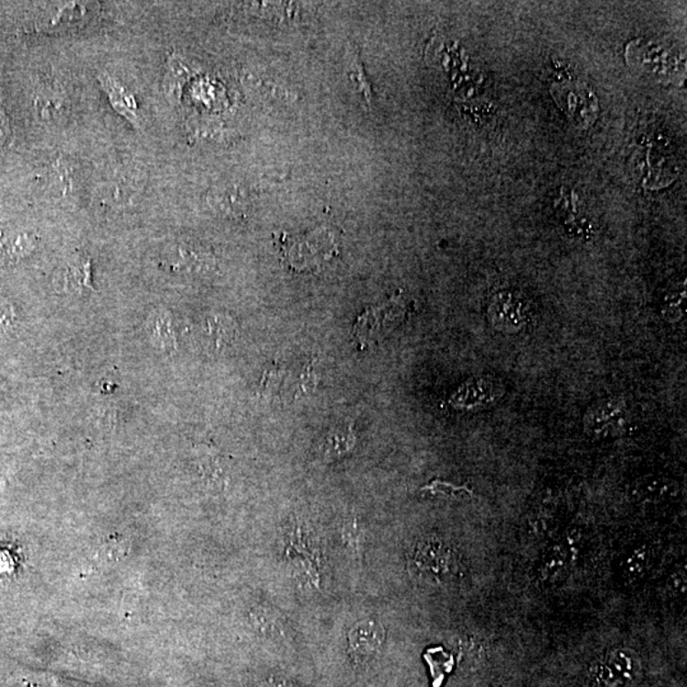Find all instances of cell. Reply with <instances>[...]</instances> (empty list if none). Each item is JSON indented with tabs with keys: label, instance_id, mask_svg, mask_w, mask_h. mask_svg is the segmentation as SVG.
I'll return each mask as SVG.
<instances>
[{
	"label": "cell",
	"instance_id": "1",
	"mask_svg": "<svg viewBox=\"0 0 687 687\" xmlns=\"http://www.w3.org/2000/svg\"><path fill=\"white\" fill-rule=\"evenodd\" d=\"M410 568L423 581L437 585L451 577L457 568V562L454 550L441 540L432 537L423 540L413 549Z\"/></svg>",
	"mask_w": 687,
	"mask_h": 687
},
{
	"label": "cell",
	"instance_id": "2",
	"mask_svg": "<svg viewBox=\"0 0 687 687\" xmlns=\"http://www.w3.org/2000/svg\"><path fill=\"white\" fill-rule=\"evenodd\" d=\"M99 5L87 2L55 3L36 19V31L60 34L82 27L96 17Z\"/></svg>",
	"mask_w": 687,
	"mask_h": 687
},
{
	"label": "cell",
	"instance_id": "3",
	"mask_svg": "<svg viewBox=\"0 0 687 687\" xmlns=\"http://www.w3.org/2000/svg\"><path fill=\"white\" fill-rule=\"evenodd\" d=\"M640 672V660L633 649L615 648L602 659L596 676L600 687H634Z\"/></svg>",
	"mask_w": 687,
	"mask_h": 687
},
{
	"label": "cell",
	"instance_id": "4",
	"mask_svg": "<svg viewBox=\"0 0 687 687\" xmlns=\"http://www.w3.org/2000/svg\"><path fill=\"white\" fill-rule=\"evenodd\" d=\"M337 243L327 231L320 230L292 242L286 251V257L292 268L308 269L320 265L322 262L335 255Z\"/></svg>",
	"mask_w": 687,
	"mask_h": 687
},
{
	"label": "cell",
	"instance_id": "5",
	"mask_svg": "<svg viewBox=\"0 0 687 687\" xmlns=\"http://www.w3.org/2000/svg\"><path fill=\"white\" fill-rule=\"evenodd\" d=\"M582 548V536L575 531L565 533L558 542H553L543 555L542 577L545 581H559L571 571L577 562Z\"/></svg>",
	"mask_w": 687,
	"mask_h": 687
},
{
	"label": "cell",
	"instance_id": "6",
	"mask_svg": "<svg viewBox=\"0 0 687 687\" xmlns=\"http://www.w3.org/2000/svg\"><path fill=\"white\" fill-rule=\"evenodd\" d=\"M164 263L169 272L203 274L210 272L213 259L209 253L191 243L178 242L165 251Z\"/></svg>",
	"mask_w": 687,
	"mask_h": 687
},
{
	"label": "cell",
	"instance_id": "7",
	"mask_svg": "<svg viewBox=\"0 0 687 687\" xmlns=\"http://www.w3.org/2000/svg\"><path fill=\"white\" fill-rule=\"evenodd\" d=\"M385 630L377 621H360L349 634L350 654L356 662H372L385 643Z\"/></svg>",
	"mask_w": 687,
	"mask_h": 687
},
{
	"label": "cell",
	"instance_id": "8",
	"mask_svg": "<svg viewBox=\"0 0 687 687\" xmlns=\"http://www.w3.org/2000/svg\"><path fill=\"white\" fill-rule=\"evenodd\" d=\"M99 82L107 94L113 110L128 120L132 125L140 126L139 105L135 94L109 73L99 74Z\"/></svg>",
	"mask_w": 687,
	"mask_h": 687
},
{
	"label": "cell",
	"instance_id": "9",
	"mask_svg": "<svg viewBox=\"0 0 687 687\" xmlns=\"http://www.w3.org/2000/svg\"><path fill=\"white\" fill-rule=\"evenodd\" d=\"M146 334L156 349L164 354L177 350L174 321L168 311H155L146 320Z\"/></svg>",
	"mask_w": 687,
	"mask_h": 687
},
{
	"label": "cell",
	"instance_id": "10",
	"mask_svg": "<svg viewBox=\"0 0 687 687\" xmlns=\"http://www.w3.org/2000/svg\"><path fill=\"white\" fill-rule=\"evenodd\" d=\"M138 178L126 174H119L101 185L97 198L103 204L120 207V205H126L134 200L138 197Z\"/></svg>",
	"mask_w": 687,
	"mask_h": 687
},
{
	"label": "cell",
	"instance_id": "11",
	"mask_svg": "<svg viewBox=\"0 0 687 687\" xmlns=\"http://www.w3.org/2000/svg\"><path fill=\"white\" fill-rule=\"evenodd\" d=\"M35 110L44 122L57 123L64 119L70 110L67 94L58 88L44 90L36 96Z\"/></svg>",
	"mask_w": 687,
	"mask_h": 687
},
{
	"label": "cell",
	"instance_id": "12",
	"mask_svg": "<svg viewBox=\"0 0 687 687\" xmlns=\"http://www.w3.org/2000/svg\"><path fill=\"white\" fill-rule=\"evenodd\" d=\"M210 204L227 216H241L250 204L249 195L242 187H220L211 191Z\"/></svg>",
	"mask_w": 687,
	"mask_h": 687
},
{
	"label": "cell",
	"instance_id": "13",
	"mask_svg": "<svg viewBox=\"0 0 687 687\" xmlns=\"http://www.w3.org/2000/svg\"><path fill=\"white\" fill-rule=\"evenodd\" d=\"M356 442L351 425H338L325 435L318 449L324 460L332 461L349 454L356 447Z\"/></svg>",
	"mask_w": 687,
	"mask_h": 687
},
{
	"label": "cell",
	"instance_id": "14",
	"mask_svg": "<svg viewBox=\"0 0 687 687\" xmlns=\"http://www.w3.org/2000/svg\"><path fill=\"white\" fill-rule=\"evenodd\" d=\"M63 286L68 293L94 291L92 286V266L90 259H78L65 269Z\"/></svg>",
	"mask_w": 687,
	"mask_h": 687
},
{
	"label": "cell",
	"instance_id": "15",
	"mask_svg": "<svg viewBox=\"0 0 687 687\" xmlns=\"http://www.w3.org/2000/svg\"><path fill=\"white\" fill-rule=\"evenodd\" d=\"M38 245L35 236L28 233L13 234L0 241V260L2 262H17L34 252Z\"/></svg>",
	"mask_w": 687,
	"mask_h": 687
},
{
	"label": "cell",
	"instance_id": "16",
	"mask_svg": "<svg viewBox=\"0 0 687 687\" xmlns=\"http://www.w3.org/2000/svg\"><path fill=\"white\" fill-rule=\"evenodd\" d=\"M649 565V553L646 548H635L633 552L625 556L621 564V573L628 581H639Z\"/></svg>",
	"mask_w": 687,
	"mask_h": 687
},
{
	"label": "cell",
	"instance_id": "17",
	"mask_svg": "<svg viewBox=\"0 0 687 687\" xmlns=\"http://www.w3.org/2000/svg\"><path fill=\"white\" fill-rule=\"evenodd\" d=\"M207 337L216 349H223L232 340V324L224 316H209L205 321Z\"/></svg>",
	"mask_w": 687,
	"mask_h": 687
},
{
	"label": "cell",
	"instance_id": "18",
	"mask_svg": "<svg viewBox=\"0 0 687 687\" xmlns=\"http://www.w3.org/2000/svg\"><path fill=\"white\" fill-rule=\"evenodd\" d=\"M349 74L350 80L356 84L357 90L363 94L364 100H366L368 105H370L372 91H370L366 73H364L363 67H361L360 58H358L357 55H353V58H351V70Z\"/></svg>",
	"mask_w": 687,
	"mask_h": 687
},
{
	"label": "cell",
	"instance_id": "19",
	"mask_svg": "<svg viewBox=\"0 0 687 687\" xmlns=\"http://www.w3.org/2000/svg\"><path fill=\"white\" fill-rule=\"evenodd\" d=\"M12 129L11 123H9V117L6 115L5 110L0 105V148L5 146L8 140L11 139Z\"/></svg>",
	"mask_w": 687,
	"mask_h": 687
},
{
	"label": "cell",
	"instance_id": "20",
	"mask_svg": "<svg viewBox=\"0 0 687 687\" xmlns=\"http://www.w3.org/2000/svg\"><path fill=\"white\" fill-rule=\"evenodd\" d=\"M424 491H431L432 494H448L455 495L461 490H467L465 488L454 487V485L441 483V481H435V483L425 487Z\"/></svg>",
	"mask_w": 687,
	"mask_h": 687
},
{
	"label": "cell",
	"instance_id": "21",
	"mask_svg": "<svg viewBox=\"0 0 687 687\" xmlns=\"http://www.w3.org/2000/svg\"><path fill=\"white\" fill-rule=\"evenodd\" d=\"M316 387V376L314 370H312V364L309 363L306 368V372L303 373L301 383H299V395L308 392V391L315 390Z\"/></svg>",
	"mask_w": 687,
	"mask_h": 687
}]
</instances>
